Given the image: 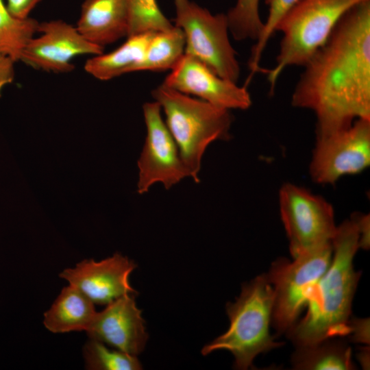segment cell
<instances>
[{
	"label": "cell",
	"instance_id": "1",
	"mask_svg": "<svg viewBox=\"0 0 370 370\" xmlns=\"http://www.w3.org/2000/svg\"><path fill=\"white\" fill-rule=\"evenodd\" d=\"M303 66L291 104L314 112L317 138L370 119V0L347 11Z\"/></svg>",
	"mask_w": 370,
	"mask_h": 370
},
{
	"label": "cell",
	"instance_id": "2",
	"mask_svg": "<svg viewBox=\"0 0 370 370\" xmlns=\"http://www.w3.org/2000/svg\"><path fill=\"white\" fill-rule=\"evenodd\" d=\"M332 245L331 263L310 294L306 314L286 333L295 347L348 334L352 300L361 276L353 265L359 234L352 219L337 226Z\"/></svg>",
	"mask_w": 370,
	"mask_h": 370
},
{
	"label": "cell",
	"instance_id": "3",
	"mask_svg": "<svg viewBox=\"0 0 370 370\" xmlns=\"http://www.w3.org/2000/svg\"><path fill=\"white\" fill-rule=\"evenodd\" d=\"M273 304V290L266 273L244 284L236 301L226 305L227 330L206 345L202 355L228 351L234 358V367L246 370L258 354L282 346L270 333Z\"/></svg>",
	"mask_w": 370,
	"mask_h": 370
},
{
	"label": "cell",
	"instance_id": "4",
	"mask_svg": "<svg viewBox=\"0 0 370 370\" xmlns=\"http://www.w3.org/2000/svg\"><path fill=\"white\" fill-rule=\"evenodd\" d=\"M166 116L189 177L199 182L201 160L208 146L230 138L232 117L229 110L169 88L163 84L151 92Z\"/></svg>",
	"mask_w": 370,
	"mask_h": 370
},
{
	"label": "cell",
	"instance_id": "5",
	"mask_svg": "<svg viewBox=\"0 0 370 370\" xmlns=\"http://www.w3.org/2000/svg\"><path fill=\"white\" fill-rule=\"evenodd\" d=\"M366 0H300L282 18L276 31L282 33L275 66L262 69L271 92L283 71L304 66L325 42L341 18Z\"/></svg>",
	"mask_w": 370,
	"mask_h": 370
},
{
	"label": "cell",
	"instance_id": "6",
	"mask_svg": "<svg viewBox=\"0 0 370 370\" xmlns=\"http://www.w3.org/2000/svg\"><path fill=\"white\" fill-rule=\"evenodd\" d=\"M332 243L293 261L280 258L272 263L267 278L273 290L271 323L278 335L286 334L299 320L315 284L332 258Z\"/></svg>",
	"mask_w": 370,
	"mask_h": 370
},
{
	"label": "cell",
	"instance_id": "7",
	"mask_svg": "<svg viewBox=\"0 0 370 370\" xmlns=\"http://www.w3.org/2000/svg\"><path fill=\"white\" fill-rule=\"evenodd\" d=\"M175 26L185 37V53L222 78L237 83L241 69L229 39L226 14H213L190 0H173Z\"/></svg>",
	"mask_w": 370,
	"mask_h": 370
},
{
	"label": "cell",
	"instance_id": "8",
	"mask_svg": "<svg viewBox=\"0 0 370 370\" xmlns=\"http://www.w3.org/2000/svg\"><path fill=\"white\" fill-rule=\"evenodd\" d=\"M279 204L293 258L332 243L337 226L333 208L323 197L286 184L280 190Z\"/></svg>",
	"mask_w": 370,
	"mask_h": 370
},
{
	"label": "cell",
	"instance_id": "9",
	"mask_svg": "<svg viewBox=\"0 0 370 370\" xmlns=\"http://www.w3.org/2000/svg\"><path fill=\"white\" fill-rule=\"evenodd\" d=\"M370 164V119L317 138L310 174L317 183L333 184L345 175L358 173Z\"/></svg>",
	"mask_w": 370,
	"mask_h": 370
},
{
	"label": "cell",
	"instance_id": "10",
	"mask_svg": "<svg viewBox=\"0 0 370 370\" xmlns=\"http://www.w3.org/2000/svg\"><path fill=\"white\" fill-rule=\"evenodd\" d=\"M143 109L147 134L138 160L139 194L148 192L157 182L168 190L189 177L177 145L162 118L160 104L156 101L147 102Z\"/></svg>",
	"mask_w": 370,
	"mask_h": 370
},
{
	"label": "cell",
	"instance_id": "11",
	"mask_svg": "<svg viewBox=\"0 0 370 370\" xmlns=\"http://www.w3.org/2000/svg\"><path fill=\"white\" fill-rule=\"evenodd\" d=\"M38 32L40 34L29 42L21 59L35 69L69 73L75 69L74 58L103 53L104 47L88 42L76 27L62 20L39 23Z\"/></svg>",
	"mask_w": 370,
	"mask_h": 370
},
{
	"label": "cell",
	"instance_id": "12",
	"mask_svg": "<svg viewBox=\"0 0 370 370\" xmlns=\"http://www.w3.org/2000/svg\"><path fill=\"white\" fill-rule=\"evenodd\" d=\"M164 86L194 95L226 110H246L251 105L247 87L222 78L195 58L184 53L171 70Z\"/></svg>",
	"mask_w": 370,
	"mask_h": 370
},
{
	"label": "cell",
	"instance_id": "13",
	"mask_svg": "<svg viewBox=\"0 0 370 370\" xmlns=\"http://www.w3.org/2000/svg\"><path fill=\"white\" fill-rule=\"evenodd\" d=\"M134 261L120 254L95 262L86 260L60 276L86 295L94 304H108L127 294L135 295L129 277L135 269Z\"/></svg>",
	"mask_w": 370,
	"mask_h": 370
},
{
	"label": "cell",
	"instance_id": "14",
	"mask_svg": "<svg viewBox=\"0 0 370 370\" xmlns=\"http://www.w3.org/2000/svg\"><path fill=\"white\" fill-rule=\"evenodd\" d=\"M134 296L125 295L107 304L102 311L96 312L86 331L90 338L133 356L141 353L148 335Z\"/></svg>",
	"mask_w": 370,
	"mask_h": 370
},
{
	"label": "cell",
	"instance_id": "15",
	"mask_svg": "<svg viewBox=\"0 0 370 370\" xmlns=\"http://www.w3.org/2000/svg\"><path fill=\"white\" fill-rule=\"evenodd\" d=\"M127 0H84L76 28L88 42L104 47L127 37Z\"/></svg>",
	"mask_w": 370,
	"mask_h": 370
},
{
	"label": "cell",
	"instance_id": "16",
	"mask_svg": "<svg viewBox=\"0 0 370 370\" xmlns=\"http://www.w3.org/2000/svg\"><path fill=\"white\" fill-rule=\"evenodd\" d=\"M96 311L94 304L80 291L69 284L64 287L45 313L44 325L53 333L86 331Z\"/></svg>",
	"mask_w": 370,
	"mask_h": 370
},
{
	"label": "cell",
	"instance_id": "17",
	"mask_svg": "<svg viewBox=\"0 0 370 370\" xmlns=\"http://www.w3.org/2000/svg\"><path fill=\"white\" fill-rule=\"evenodd\" d=\"M154 33L148 32L127 37V40L115 50L93 56L87 60L84 70L103 81L135 71Z\"/></svg>",
	"mask_w": 370,
	"mask_h": 370
},
{
	"label": "cell",
	"instance_id": "18",
	"mask_svg": "<svg viewBox=\"0 0 370 370\" xmlns=\"http://www.w3.org/2000/svg\"><path fill=\"white\" fill-rule=\"evenodd\" d=\"M291 365L299 370H352V349L340 337L296 347Z\"/></svg>",
	"mask_w": 370,
	"mask_h": 370
},
{
	"label": "cell",
	"instance_id": "19",
	"mask_svg": "<svg viewBox=\"0 0 370 370\" xmlns=\"http://www.w3.org/2000/svg\"><path fill=\"white\" fill-rule=\"evenodd\" d=\"M184 53L185 37L180 27L174 25L169 30L155 32L135 71L171 70Z\"/></svg>",
	"mask_w": 370,
	"mask_h": 370
},
{
	"label": "cell",
	"instance_id": "20",
	"mask_svg": "<svg viewBox=\"0 0 370 370\" xmlns=\"http://www.w3.org/2000/svg\"><path fill=\"white\" fill-rule=\"evenodd\" d=\"M39 22L29 16L18 18L0 0V53L14 62L21 61L29 42L38 32Z\"/></svg>",
	"mask_w": 370,
	"mask_h": 370
},
{
	"label": "cell",
	"instance_id": "21",
	"mask_svg": "<svg viewBox=\"0 0 370 370\" xmlns=\"http://www.w3.org/2000/svg\"><path fill=\"white\" fill-rule=\"evenodd\" d=\"M259 3L260 0H236L226 13L229 32L235 40L256 41L260 37L264 22L260 15Z\"/></svg>",
	"mask_w": 370,
	"mask_h": 370
},
{
	"label": "cell",
	"instance_id": "22",
	"mask_svg": "<svg viewBox=\"0 0 370 370\" xmlns=\"http://www.w3.org/2000/svg\"><path fill=\"white\" fill-rule=\"evenodd\" d=\"M86 368L90 370H139L142 365L136 358L119 350L108 348L104 343L91 339L84 347Z\"/></svg>",
	"mask_w": 370,
	"mask_h": 370
},
{
	"label": "cell",
	"instance_id": "23",
	"mask_svg": "<svg viewBox=\"0 0 370 370\" xmlns=\"http://www.w3.org/2000/svg\"><path fill=\"white\" fill-rule=\"evenodd\" d=\"M129 7L128 36L148 32H158L173 27L164 15L156 0H127Z\"/></svg>",
	"mask_w": 370,
	"mask_h": 370
},
{
	"label": "cell",
	"instance_id": "24",
	"mask_svg": "<svg viewBox=\"0 0 370 370\" xmlns=\"http://www.w3.org/2000/svg\"><path fill=\"white\" fill-rule=\"evenodd\" d=\"M300 0H265L269 8L268 16L264 22V27L260 37L253 46L248 65L251 71L250 77L259 72L260 60L266 45L282 18Z\"/></svg>",
	"mask_w": 370,
	"mask_h": 370
},
{
	"label": "cell",
	"instance_id": "25",
	"mask_svg": "<svg viewBox=\"0 0 370 370\" xmlns=\"http://www.w3.org/2000/svg\"><path fill=\"white\" fill-rule=\"evenodd\" d=\"M369 318H350L348 322L349 340L354 343L369 345Z\"/></svg>",
	"mask_w": 370,
	"mask_h": 370
},
{
	"label": "cell",
	"instance_id": "26",
	"mask_svg": "<svg viewBox=\"0 0 370 370\" xmlns=\"http://www.w3.org/2000/svg\"><path fill=\"white\" fill-rule=\"evenodd\" d=\"M356 225L359 234V248L368 249L370 245V219L369 214L355 213L351 219Z\"/></svg>",
	"mask_w": 370,
	"mask_h": 370
},
{
	"label": "cell",
	"instance_id": "27",
	"mask_svg": "<svg viewBox=\"0 0 370 370\" xmlns=\"http://www.w3.org/2000/svg\"><path fill=\"white\" fill-rule=\"evenodd\" d=\"M41 0H4L8 11L18 18L29 16L32 10Z\"/></svg>",
	"mask_w": 370,
	"mask_h": 370
},
{
	"label": "cell",
	"instance_id": "28",
	"mask_svg": "<svg viewBox=\"0 0 370 370\" xmlns=\"http://www.w3.org/2000/svg\"><path fill=\"white\" fill-rule=\"evenodd\" d=\"M14 63L12 59L0 53V97L3 87L14 79Z\"/></svg>",
	"mask_w": 370,
	"mask_h": 370
}]
</instances>
